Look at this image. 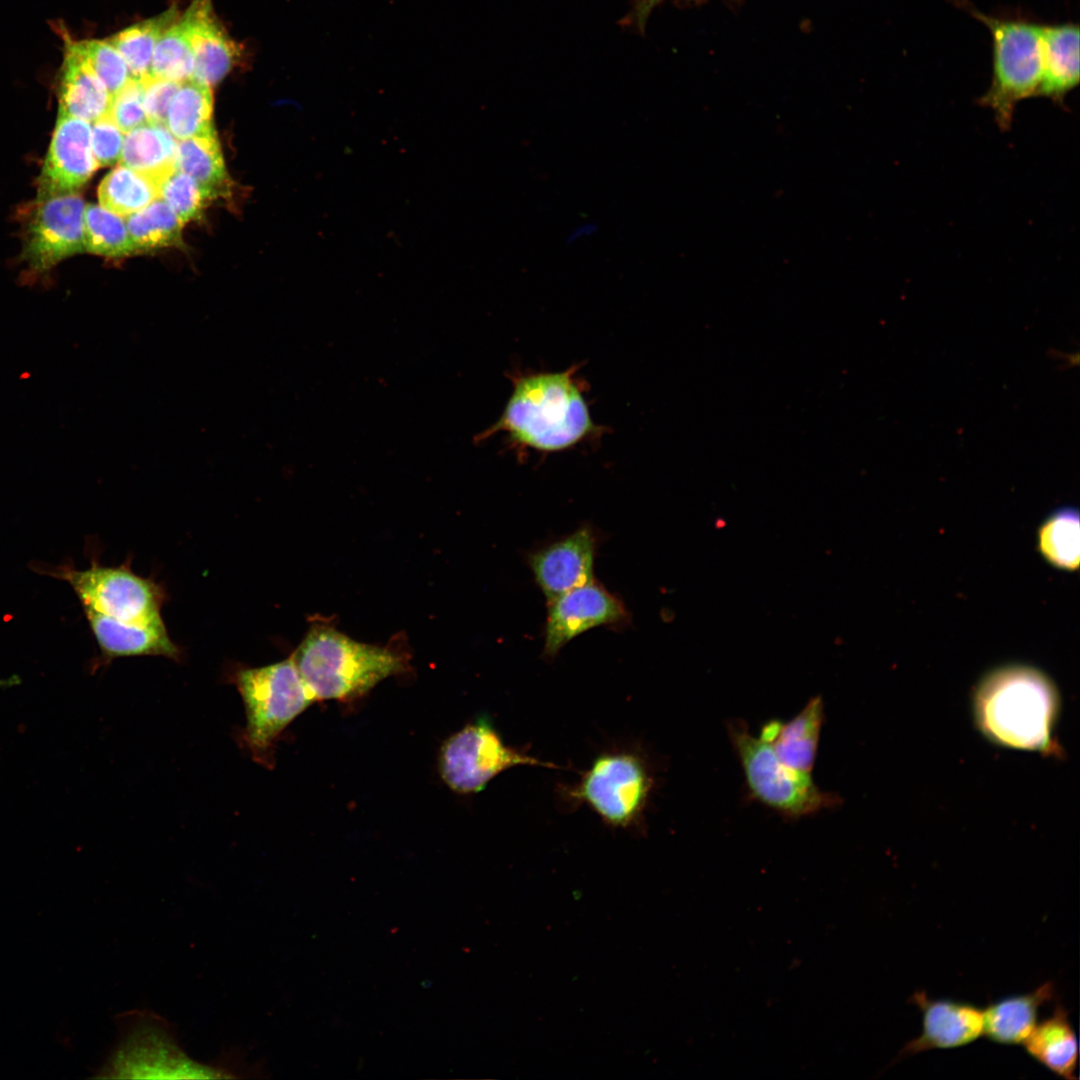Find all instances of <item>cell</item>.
I'll return each mask as SVG.
<instances>
[{"label": "cell", "instance_id": "1", "mask_svg": "<svg viewBox=\"0 0 1080 1080\" xmlns=\"http://www.w3.org/2000/svg\"><path fill=\"white\" fill-rule=\"evenodd\" d=\"M573 365L564 371L519 374L500 417L474 437L481 443L504 432L520 448L550 453L602 434L590 414L584 385Z\"/></svg>", "mask_w": 1080, "mask_h": 1080}, {"label": "cell", "instance_id": "2", "mask_svg": "<svg viewBox=\"0 0 1080 1080\" xmlns=\"http://www.w3.org/2000/svg\"><path fill=\"white\" fill-rule=\"evenodd\" d=\"M115 1024L117 1040L97 1078L229 1079L257 1072L233 1052L214 1062L195 1060L180 1045L175 1026L154 1011L129 1010L117 1015Z\"/></svg>", "mask_w": 1080, "mask_h": 1080}, {"label": "cell", "instance_id": "3", "mask_svg": "<svg viewBox=\"0 0 1080 1080\" xmlns=\"http://www.w3.org/2000/svg\"><path fill=\"white\" fill-rule=\"evenodd\" d=\"M291 657L315 701L353 700L407 665L398 650L355 641L325 623H313Z\"/></svg>", "mask_w": 1080, "mask_h": 1080}, {"label": "cell", "instance_id": "4", "mask_svg": "<svg viewBox=\"0 0 1080 1080\" xmlns=\"http://www.w3.org/2000/svg\"><path fill=\"white\" fill-rule=\"evenodd\" d=\"M975 703L979 724L995 741L1025 749L1047 743L1057 696L1039 670L1008 665L990 672L978 686Z\"/></svg>", "mask_w": 1080, "mask_h": 1080}, {"label": "cell", "instance_id": "5", "mask_svg": "<svg viewBox=\"0 0 1080 1080\" xmlns=\"http://www.w3.org/2000/svg\"><path fill=\"white\" fill-rule=\"evenodd\" d=\"M232 679L246 713L240 744L255 762L272 768L279 736L315 700L292 657L263 667L240 669Z\"/></svg>", "mask_w": 1080, "mask_h": 1080}, {"label": "cell", "instance_id": "6", "mask_svg": "<svg viewBox=\"0 0 1080 1080\" xmlns=\"http://www.w3.org/2000/svg\"><path fill=\"white\" fill-rule=\"evenodd\" d=\"M963 7L992 36V78L978 103L989 108L998 126L1007 130L1016 106L1037 95L1042 74V25L1022 18L995 17L967 2Z\"/></svg>", "mask_w": 1080, "mask_h": 1080}, {"label": "cell", "instance_id": "7", "mask_svg": "<svg viewBox=\"0 0 1080 1080\" xmlns=\"http://www.w3.org/2000/svg\"><path fill=\"white\" fill-rule=\"evenodd\" d=\"M727 730L754 799L789 818L811 815L839 803L837 795L821 790L811 774L786 766L768 742L750 733L745 722L731 721Z\"/></svg>", "mask_w": 1080, "mask_h": 1080}, {"label": "cell", "instance_id": "8", "mask_svg": "<svg viewBox=\"0 0 1080 1080\" xmlns=\"http://www.w3.org/2000/svg\"><path fill=\"white\" fill-rule=\"evenodd\" d=\"M653 787L646 761L636 752L599 754L578 783L563 788L573 805H585L607 825L628 828L643 816Z\"/></svg>", "mask_w": 1080, "mask_h": 1080}, {"label": "cell", "instance_id": "9", "mask_svg": "<svg viewBox=\"0 0 1080 1080\" xmlns=\"http://www.w3.org/2000/svg\"><path fill=\"white\" fill-rule=\"evenodd\" d=\"M519 765L558 768L506 745L488 717H479L442 745L439 770L454 792L477 793L501 772Z\"/></svg>", "mask_w": 1080, "mask_h": 1080}, {"label": "cell", "instance_id": "10", "mask_svg": "<svg viewBox=\"0 0 1080 1080\" xmlns=\"http://www.w3.org/2000/svg\"><path fill=\"white\" fill-rule=\"evenodd\" d=\"M84 610L128 623L162 622L164 593L151 579L134 574L128 566L104 567L93 563L85 570L61 569Z\"/></svg>", "mask_w": 1080, "mask_h": 1080}, {"label": "cell", "instance_id": "11", "mask_svg": "<svg viewBox=\"0 0 1080 1080\" xmlns=\"http://www.w3.org/2000/svg\"><path fill=\"white\" fill-rule=\"evenodd\" d=\"M85 203L72 193L38 201L25 232L24 259L38 273L85 251Z\"/></svg>", "mask_w": 1080, "mask_h": 1080}, {"label": "cell", "instance_id": "12", "mask_svg": "<svg viewBox=\"0 0 1080 1080\" xmlns=\"http://www.w3.org/2000/svg\"><path fill=\"white\" fill-rule=\"evenodd\" d=\"M98 167L91 149L90 123L58 113L38 179V201L76 193Z\"/></svg>", "mask_w": 1080, "mask_h": 1080}, {"label": "cell", "instance_id": "13", "mask_svg": "<svg viewBox=\"0 0 1080 1080\" xmlns=\"http://www.w3.org/2000/svg\"><path fill=\"white\" fill-rule=\"evenodd\" d=\"M628 618L623 603L591 581L549 603L544 654L555 657L573 638L598 626L622 624Z\"/></svg>", "mask_w": 1080, "mask_h": 1080}, {"label": "cell", "instance_id": "14", "mask_svg": "<svg viewBox=\"0 0 1080 1080\" xmlns=\"http://www.w3.org/2000/svg\"><path fill=\"white\" fill-rule=\"evenodd\" d=\"M910 1000L922 1012V1031L905 1044L899 1058L965 1046L983 1035V1010L970 1003L930 999L923 991L915 992Z\"/></svg>", "mask_w": 1080, "mask_h": 1080}, {"label": "cell", "instance_id": "15", "mask_svg": "<svg viewBox=\"0 0 1080 1080\" xmlns=\"http://www.w3.org/2000/svg\"><path fill=\"white\" fill-rule=\"evenodd\" d=\"M595 548L592 530L581 527L530 556V567L548 603L593 581Z\"/></svg>", "mask_w": 1080, "mask_h": 1080}, {"label": "cell", "instance_id": "16", "mask_svg": "<svg viewBox=\"0 0 1080 1080\" xmlns=\"http://www.w3.org/2000/svg\"><path fill=\"white\" fill-rule=\"evenodd\" d=\"M180 17L194 56L192 79L211 87L239 63L242 48L219 22L212 0H193Z\"/></svg>", "mask_w": 1080, "mask_h": 1080}, {"label": "cell", "instance_id": "17", "mask_svg": "<svg viewBox=\"0 0 1080 1080\" xmlns=\"http://www.w3.org/2000/svg\"><path fill=\"white\" fill-rule=\"evenodd\" d=\"M823 722L824 703L820 696H815L791 720L767 722L759 737L771 745L786 766L811 774Z\"/></svg>", "mask_w": 1080, "mask_h": 1080}, {"label": "cell", "instance_id": "18", "mask_svg": "<svg viewBox=\"0 0 1080 1080\" xmlns=\"http://www.w3.org/2000/svg\"><path fill=\"white\" fill-rule=\"evenodd\" d=\"M84 611L105 658L152 655L178 660L180 657V650L169 637L163 621L135 624Z\"/></svg>", "mask_w": 1080, "mask_h": 1080}, {"label": "cell", "instance_id": "19", "mask_svg": "<svg viewBox=\"0 0 1080 1080\" xmlns=\"http://www.w3.org/2000/svg\"><path fill=\"white\" fill-rule=\"evenodd\" d=\"M59 114L89 123L109 112L112 97L93 72L76 41H67L58 90Z\"/></svg>", "mask_w": 1080, "mask_h": 1080}, {"label": "cell", "instance_id": "20", "mask_svg": "<svg viewBox=\"0 0 1080 1080\" xmlns=\"http://www.w3.org/2000/svg\"><path fill=\"white\" fill-rule=\"evenodd\" d=\"M1079 65L1078 24L1042 25V74L1036 96L1063 103L1079 83Z\"/></svg>", "mask_w": 1080, "mask_h": 1080}, {"label": "cell", "instance_id": "21", "mask_svg": "<svg viewBox=\"0 0 1080 1080\" xmlns=\"http://www.w3.org/2000/svg\"><path fill=\"white\" fill-rule=\"evenodd\" d=\"M1054 996V984L1045 982L1032 992L990 1003L983 1010V1035L998 1044L1023 1043L1037 1023L1039 1008Z\"/></svg>", "mask_w": 1080, "mask_h": 1080}, {"label": "cell", "instance_id": "22", "mask_svg": "<svg viewBox=\"0 0 1080 1080\" xmlns=\"http://www.w3.org/2000/svg\"><path fill=\"white\" fill-rule=\"evenodd\" d=\"M1026 1052L1059 1077L1076 1080L1078 1040L1069 1015L1062 1006L1035 1027L1022 1043Z\"/></svg>", "mask_w": 1080, "mask_h": 1080}, {"label": "cell", "instance_id": "23", "mask_svg": "<svg viewBox=\"0 0 1080 1080\" xmlns=\"http://www.w3.org/2000/svg\"><path fill=\"white\" fill-rule=\"evenodd\" d=\"M177 142L164 124H143L125 134L121 164L157 184L176 169Z\"/></svg>", "mask_w": 1080, "mask_h": 1080}, {"label": "cell", "instance_id": "24", "mask_svg": "<svg viewBox=\"0 0 1080 1080\" xmlns=\"http://www.w3.org/2000/svg\"><path fill=\"white\" fill-rule=\"evenodd\" d=\"M211 87L190 79L180 84L166 116L165 125L173 137L184 140L216 135Z\"/></svg>", "mask_w": 1080, "mask_h": 1080}, {"label": "cell", "instance_id": "25", "mask_svg": "<svg viewBox=\"0 0 1080 1080\" xmlns=\"http://www.w3.org/2000/svg\"><path fill=\"white\" fill-rule=\"evenodd\" d=\"M175 167L193 178L211 199L229 186L216 135L178 140Z\"/></svg>", "mask_w": 1080, "mask_h": 1080}, {"label": "cell", "instance_id": "26", "mask_svg": "<svg viewBox=\"0 0 1080 1080\" xmlns=\"http://www.w3.org/2000/svg\"><path fill=\"white\" fill-rule=\"evenodd\" d=\"M178 18V8L173 5L155 17L123 29L108 40L123 57L132 78L143 79L150 75L154 49L163 33Z\"/></svg>", "mask_w": 1080, "mask_h": 1080}, {"label": "cell", "instance_id": "27", "mask_svg": "<svg viewBox=\"0 0 1080 1080\" xmlns=\"http://www.w3.org/2000/svg\"><path fill=\"white\" fill-rule=\"evenodd\" d=\"M1037 546L1042 557L1053 567L1074 571L1080 561V519L1073 507L1051 513L1039 526Z\"/></svg>", "mask_w": 1080, "mask_h": 1080}, {"label": "cell", "instance_id": "28", "mask_svg": "<svg viewBox=\"0 0 1080 1080\" xmlns=\"http://www.w3.org/2000/svg\"><path fill=\"white\" fill-rule=\"evenodd\" d=\"M98 198L102 207L123 217L159 198V186L149 176L121 164L101 181Z\"/></svg>", "mask_w": 1080, "mask_h": 1080}, {"label": "cell", "instance_id": "29", "mask_svg": "<svg viewBox=\"0 0 1080 1080\" xmlns=\"http://www.w3.org/2000/svg\"><path fill=\"white\" fill-rule=\"evenodd\" d=\"M125 222L135 253L175 246L182 242L183 224L161 198L126 216Z\"/></svg>", "mask_w": 1080, "mask_h": 1080}, {"label": "cell", "instance_id": "30", "mask_svg": "<svg viewBox=\"0 0 1080 1080\" xmlns=\"http://www.w3.org/2000/svg\"><path fill=\"white\" fill-rule=\"evenodd\" d=\"M85 251L106 257L135 253L126 222L101 205L89 204L84 210Z\"/></svg>", "mask_w": 1080, "mask_h": 1080}, {"label": "cell", "instance_id": "31", "mask_svg": "<svg viewBox=\"0 0 1080 1080\" xmlns=\"http://www.w3.org/2000/svg\"><path fill=\"white\" fill-rule=\"evenodd\" d=\"M193 70L192 47L179 16L160 37L152 55L150 74L182 83L192 79Z\"/></svg>", "mask_w": 1080, "mask_h": 1080}, {"label": "cell", "instance_id": "32", "mask_svg": "<svg viewBox=\"0 0 1080 1080\" xmlns=\"http://www.w3.org/2000/svg\"><path fill=\"white\" fill-rule=\"evenodd\" d=\"M161 198L178 216L182 224L200 216L211 198L190 176L175 169L159 183Z\"/></svg>", "mask_w": 1080, "mask_h": 1080}, {"label": "cell", "instance_id": "33", "mask_svg": "<svg viewBox=\"0 0 1080 1080\" xmlns=\"http://www.w3.org/2000/svg\"><path fill=\"white\" fill-rule=\"evenodd\" d=\"M76 45L111 97L131 78L123 57L108 40L76 41Z\"/></svg>", "mask_w": 1080, "mask_h": 1080}, {"label": "cell", "instance_id": "34", "mask_svg": "<svg viewBox=\"0 0 1080 1080\" xmlns=\"http://www.w3.org/2000/svg\"><path fill=\"white\" fill-rule=\"evenodd\" d=\"M109 114L124 134L148 123L144 107L143 83L141 79L131 77L128 82L112 96Z\"/></svg>", "mask_w": 1080, "mask_h": 1080}, {"label": "cell", "instance_id": "35", "mask_svg": "<svg viewBox=\"0 0 1080 1080\" xmlns=\"http://www.w3.org/2000/svg\"><path fill=\"white\" fill-rule=\"evenodd\" d=\"M124 133L109 112L91 126V149L98 166H107L120 160Z\"/></svg>", "mask_w": 1080, "mask_h": 1080}, {"label": "cell", "instance_id": "36", "mask_svg": "<svg viewBox=\"0 0 1080 1080\" xmlns=\"http://www.w3.org/2000/svg\"><path fill=\"white\" fill-rule=\"evenodd\" d=\"M141 80L148 123L165 125L169 105L181 83L151 74Z\"/></svg>", "mask_w": 1080, "mask_h": 1080}, {"label": "cell", "instance_id": "37", "mask_svg": "<svg viewBox=\"0 0 1080 1080\" xmlns=\"http://www.w3.org/2000/svg\"><path fill=\"white\" fill-rule=\"evenodd\" d=\"M596 231H597V225L596 224L590 223V222L583 223V224L575 227L570 232L569 236L567 237V242L569 244L574 243V242H576V241H578V240H580L582 238H587V237L593 235Z\"/></svg>", "mask_w": 1080, "mask_h": 1080}, {"label": "cell", "instance_id": "38", "mask_svg": "<svg viewBox=\"0 0 1080 1080\" xmlns=\"http://www.w3.org/2000/svg\"><path fill=\"white\" fill-rule=\"evenodd\" d=\"M659 1L660 0H637L636 17L640 25L645 23L647 16Z\"/></svg>", "mask_w": 1080, "mask_h": 1080}]
</instances>
